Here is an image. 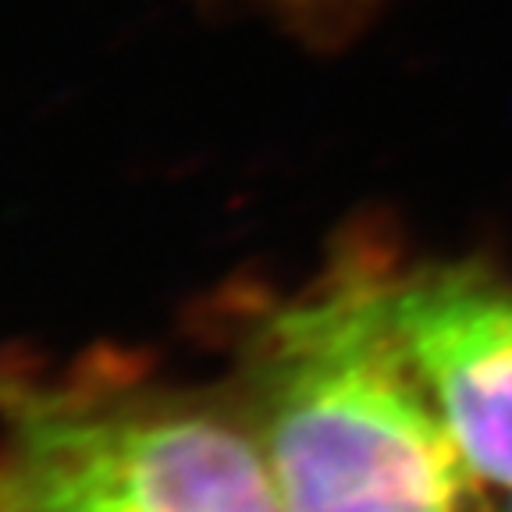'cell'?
Returning a JSON list of instances; mask_svg holds the SVG:
<instances>
[{
    "label": "cell",
    "mask_w": 512,
    "mask_h": 512,
    "mask_svg": "<svg viewBox=\"0 0 512 512\" xmlns=\"http://www.w3.org/2000/svg\"><path fill=\"white\" fill-rule=\"evenodd\" d=\"M395 264L352 242L256 320L246 416L288 512H459L473 473L392 324Z\"/></svg>",
    "instance_id": "6da1fadb"
},
{
    "label": "cell",
    "mask_w": 512,
    "mask_h": 512,
    "mask_svg": "<svg viewBox=\"0 0 512 512\" xmlns=\"http://www.w3.org/2000/svg\"><path fill=\"white\" fill-rule=\"evenodd\" d=\"M0 424L22 512H288L246 413L139 370H0Z\"/></svg>",
    "instance_id": "7a4b0ae2"
},
{
    "label": "cell",
    "mask_w": 512,
    "mask_h": 512,
    "mask_svg": "<svg viewBox=\"0 0 512 512\" xmlns=\"http://www.w3.org/2000/svg\"><path fill=\"white\" fill-rule=\"evenodd\" d=\"M388 303L470 473L512 488V281L480 260L395 264Z\"/></svg>",
    "instance_id": "3957f363"
},
{
    "label": "cell",
    "mask_w": 512,
    "mask_h": 512,
    "mask_svg": "<svg viewBox=\"0 0 512 512\" xmlns=\"http://www.w3.org/2000/svg\"><path fill=\"white\" fill-rule=\"evenodd\" d=\"M367 4L370 0H320V8H324V18H328V22H342V18L360 15Z\"/></svg>",
    "instance_id": "277c9868"
},
{
    "label": "cell",
    "mask_w": 512,
    "mask_h": 512,
    "mask_svg": "<svg viewBox=\"0 0 512 512\" xmlns=\"http://www.w3.org/2000/svg\"><path fill=\"white\" fill-rule=\"evenodd\" d=\"M0 512H22L15 502V495H11L8 480H4V473H0Z\"/></svg>",
    "instance_id": "5b68a950"
},
{
    "label": "cell",
    "mask_w": 512,
    "mask_h": 512,
    "mask_svg": "<svg viewBox=\"0 0 512 512\" xmlns=\"http://www.w3.org/2000/svg\"><path fill=\"white\" fill-rule=\"evenodd\" d=\"M292 4H299V8L313 11V15H320V0H292ZM320 18H324V15H320Z\"/></svg>",
    "instance_id": "8992f818"
},
{
    "label": "cell",
    "mask_w": 512,
    "mask_h": 512,
    "mask_svg": "<svg viewBox=\"0 0 512 512\" xmlns=\"http://www.w3.org/2000/svg\"><path fill=\"white\" fill-rule=\"evenodd\" d=\"M509 512H512V502H509Z\"/></svg>",
    "instance_id": "52a82bcc"
}]
</instances>
